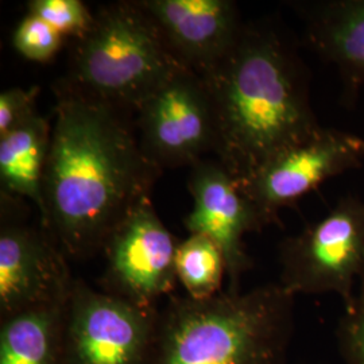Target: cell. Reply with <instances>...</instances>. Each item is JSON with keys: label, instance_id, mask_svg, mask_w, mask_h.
I'll use <instances>...</instances> for the list:
<instances>
[{"label": "cell", "instance_id": "obj_1", "mask_svg": "<svg viewBox=\"0 0 364 364\" xmlns=\"http://www.w3.org/2000/svg\"><path fill=\"white\" fill-rule=\"evenodd\" d=\"M46 162L43 227L68 258L105 250L162 170L144 154L129 111L60 82Z\"/></svg>", "mask_w": 364, "mask_h": 364}, {"label": "cell", "instance_id": "obj_2", "mask_svg": "<svg viewBox=\"0 0 364 364\" xmlns=\"http://www.w3.org/2000/svg\"><path fill=\"white\" fill-rule=\"evenodd\" d=\"M201 78L213 112L215 159L239 183L323 127L311 103L308 72L274 23H245L230 52Z\"/></svg>", "mask_w": 364, "mask_h": 364}, {"label": "cell", "instance_id": "obj_3", "mask_svg": "<svg viewBox=\"0 0 364 364\" xmlns=\"http://www.w3.org/2000/svg\"><path fill=\"white\" fill-rule=\"evenodd\" d=\"M293 302L279 284L205 299L173 297L159 311L150 364H279Z\"/></svg>", "mask_w": 364, "mask_h": 364}, {"label": "cell", "instance_id": "obj_4", "mask_svg": "<svg viewBox=\"0 0 364 364\" xmlns=\"http://www.w3.org/2000/svg\"><path fill=\"white\" fill-rule=\"evenodd\" d=\"M185 68L170 52L139 1L100 6L90 31L76 41L66 87L124 111Z\"/></svg>", "mask_w": 364, "mask_h": 364}, {"label": "cell", "instance_id": "obj_5", "mask_svg": "<svg viewBox=\"0 0 364 364\" xmlns=\"http://www.w3.org/2000/svg\"><path fill=\"white\" fill-rule=\"evenodd\" d=\"M279 285L296 294H336L348 308L364 272V201L346 196L282 243Z\"/></svg>", "mask_w": 364, "mask_h": 364}, {"label": "cell", "instance_id": "obj_6", "mask_svg": "<svg viewBox=\"0 0 364 364\" xmlns=\"http://www.w3.org/2000/svg\"><path fill=\"white\" fill-rule=\"evenodd\" d=\"M159 311L75 279L66 308L63 364H150Z\"/></svg>", "mask_w": 364, "mask_h": 364}, {"label": "cell", "instance_id": "obj_7", "mask_svg": "<svg viewBox=\"0 0 364 364\" xmlns=\"http://www.w3.org/2000/svg\"><path fill=\"white\" fill-rule=\"evenodd\" d=\"M139 144L159 170L192 168L213 153L215 122L200 75L180 68L136 108Z\"/></svg>", "mask_w": 364, "mask_h": 364}, {"label": "cell", "instance_id": "obj_8", "mask_svg": "<svg viewBox=\"0 0 364 364\" xmlns=\"http://www.w3.org/2000/svg\"><path fill=\"white\" fill-rule=\"evenodd\" d=\"M364 162V139L356 134L321 127L305 141L272 156L247 181L239 183L266 225L279 210L294 205L323 182Z\"/></svg>", "mask_w": 364, "mask_h": 364}, {"label": "cell", "instance_id": "obj_9", "mask_svg": "<svg viewBox=\"0 0 364 364\" xmlns=\"http://www.w3.org/2000/svg\"><path fill=\"white\" fill-rule=\"evenodd\" d=\"M177 246L150 196L146 197L105 245L102 290L139 306L156 308V301L176 287Z\"/></svg>", "mask_w": 364, "mask_h": 364}, {"label": "cell", "instance_id": "obj_10", "mask_svg": "<svg viewBox=\"0 0 364 364\" xmlns=\"http://www.w3.org/2000/svg\"><path fill=\"white\" fill-rule=\"evenodd\" d=\"M4 216V215H3ZM1 216L0 318L65 302L75 278L68 257L43 227Z\"/></svg>", "mask_w": 364, "mask_h": 364}, {"label": "cell", "instance_id": "obj_11", "mask_svg": "<svg viewBox=\"0 0 364 364\" xmlns=\"http://www.w3.org/2000/svg\"><path fill=\"white\" fill-rule=\"evenodd\" d=\"M188 189L193 209L183 224L191 234L207 235L221 248L227 262L228 291H240V278L252 267L245 236L266 225L243 193L239 182L218 159H201L191 168Z\"/></svg>", "mask_w": 364, "mask_h": 364}, {"label": "cell", "instance_id": "obj_12", "mask_svg": "<svg viewBox=\"0 0 364 364\" xmlns=\"http://www.w3.org/2000/svg\"><path fill=\"white\" fill-rule=\"evenodd\" d=\"M182 65L204 75L230 52L245 22L231 0H138Z\"/></svg>", "mask_w": 364, "mask_h": 364}, {"label": "cell", "instance_id": "obj_13", "mask_svg": "<svg viewBox=\"0 0 364 364\" xmlns=\"http://www.w3.org/2000/svg\"><path fill=\"white\" fill-rule=\"evenodd\" d=\"M313 52L338 69L343 100L353 105L364 84V0L297 4Z\"/></svg>", "mask_w": 364, "mask_h": 364}, {"label": "cell", "instance_id": "obj_14", "mask_svg": "<svg viewBox=\"0 0 364 364\" xmlns=\"http://www.w3.org/2000/svg\"><path fill=\"white\" fill-rule=\"evenodd\" d=\"M50 141L52 126L39 114L0 136L1 195L31 200L38 209L39 224L46 215L43 181Z\"/></svg>", "mask_w": 364, "mask_h": 364}, {"label": "cell", "instance_id": "obj_15", "mask_svg": "<svg viewBox=\"0 0 364 364\" xmlns=\"http://www.w3.org/2000/svg\"><path fill=\"white\" fill-rule=\"evenodd\" d=\"M68 301L0 318V364H63Z\"/></svg>", "mask_w": 364, "mask_h": 364}, {"label": "cell", "instance_id": "obj_16", "mask_svg": "<svg viewBox=\"0 0 364 364\" xmlns=\"http://www.w3.org/2000/svg\"><path fill=\"white\" fill-rule=\"evenodd\" d=\"M176 274L186 296L210 299L221 293L227 262L221 248L207 235L191 234L177 246Z\"/></svg>", "mask_w": 364, "mask_h": 364}, {"label": "cell", "instance_id": "obj_17", "mask_svg": "<svg viewBox=\"0 0 364 364\" xmlns=\"http://www.w3.org/2000/svg\"><path fill=\"white\" fill-rule=\"evenodd\" d=\"M27 14L36 15L64 37L82 38L91 28L95 14L80 0H30Z\"/></svg>", "mask_w": 364, "mask_h": 364}, {"label": "cell", "instance_id": "obj_18", "mask_svg": "<svg viewBox=\"0 0 364 364\" xmlns=\"http://www.w3.org/2000/svg\"><path fill=\"white\" fill-rule=\"evenodd\" d=\"M65 37L38 16L26 14L15 27L14 49L33 63H49L61 50Z\"/></svg>", "mask_w": 364, "mask_h": 364}, {"label": "cell", "instance_id": "obj_19", "mask_svg": "<svg viewBox=\"0 0 364 364\" xmlns=\"http://www.w3.org/2000/svg\"><path fill=\"white\" fill-rule=\"evenodd\" d=\"M340 324V344L346 364H364V272L355 299L344 309Z\"/></svg>", "mask_w": 364, "mask_h": 364}, {"label": "cell", "instance_id": "obj_20", "mask_svg": "<svg viewBox=\"0 0 364 364\" xmlns=\"http://www.w3.org/2000/svg\"><path fill=\"white\" fill-rule=\"evenodd\" d=\"M38 95V87L28 90L10 88L0 93V136H4L38 114L36 109Z\"/></svg>", "mask_w": 364, "mask_h": 364}]
</instances>
